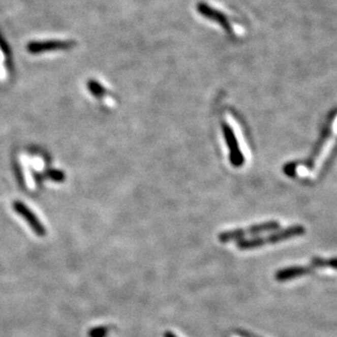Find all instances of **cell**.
Segmentation results:
<instances>
[{"label":"cell","instance_id":"cell-1","mask_svg":"<svg viewBox=\"0 0 337 337\" xmlns=\"http://www.w3.org/2000/svg\"><path fill=\"white\" fill-rule=\"evenodd\" d=\"M305 233V228L301 225H294L286 229H283L269 235L267 237H258L253 239H242L237 242V247L240 250H249L259 248V247H263L265 244H272L280 241L287 240V239H291L295 237H300L303 236Z\"/></svg>","mask_w":337,"mask_h":337},{"label":"cell","instance_id":"cell-2","mask_svg":"<svg viewBox=\"0 0 337 337\" xmlns=\"http://www.w3.org/2000/svg\"><path fill=\"white\" fill-rule=\"evenodd\" d=\"M281 225L279 222L271 221V222H265L262 224L253 225V226L246 228V229H234V230H228V231H223L219 235V240L221 242H229L233 240H237V239H241L246 236L251 235L256 236L261 233H265V231H273L280 229Z\"/></svg>","mask_w":337,"mask_h":337},{"label":"cell","instance_id":"cell-3","mask_svg":"<svg viewBox=\"0 0 337 337\" xmlns=\"http://www.w3.org/2000/svg\"><path fill=\"white\" fill-rule=\"evenodd\" d=\"M222 131L224 134L225 141L228 146L229 151V161L234 167H241L244 163V156L239 146L236 134L231 127L226 122H222Z\"/></svg>","mask_w":337,"mask_h":337},{"label":"cell","instance_id":"cell-4","mask_svg":"<svg viewBox=\"0 0 337 337\" xmlns=\"http://www.w3.org/2000/svg\"><path fill=\"white\" fill-rule=\"evenodd\" d=\"M13 208L18 214H20L23 219L27 222L29 227L33 229L34 233L39 237H44L46 235V229H45L44 225L37 219L36 215L29 209L24 203H22L20 201H16L13 203Z\"/></svg>","mask_w":337,"mask_h":337},{"label":"cell","instance_id":"cell-5","mask_svg":"<svg viewBox=\"0 0 337 337\" xmlns=\"http://www.w3.org/2000/svg\"><path fill=\"white\" fill-rule=\"evenodd\" d=\"M197 10L204 18H206L208 20H211L213 22H216L217 24H220L226 32H228L230 34L233 33V28H231L230 22H229V20L227 19V17L225 16V14L223 12L212 8L211 6L205 4V3L198 4L197 5Z\"/></svg>","mask_w":337,"mask_h":337},{"label":"cell","instance_id":"cell-6","mask_svg":"<svg viewBox=\"0 0 337 337\" xmlns=\"http://www.w3.org/2000/svg\"><path fill=\"white\" fill-rule=\"evenodd\" d=\"M74 46L73 41H45L32 42L27 45V50L32 54H40L49 50H64Z\"/></svg>","mask_w":337,"mask_h":337},{"label":"cell","instance_id":"cell-7","mask_svg":"<svg viewBox=\"0 0 337 337\" xmlns=\"http://www.w3.org/2000/svg\"><path fill=\"white\" fill-rule=\"evenodd\" d=\"M312 271H313V267L311 265L290 266V267L280 269V271L275 274V280L279 282H287V281L298 279V277L309 274Z\"/></svg>","mask_w":337,"mask_h":337},{"label":"cell","instance_id":"cell-8","mask_svg":"<svg viewBox=\"0 0 337 337\" xmlns=\"http://www.w3.org/2000/svg\"><path fill=\"white\" fill-rule=\"evenodd\" d=\"M313 268H316L318 266H329V267H333V268H337V259H328V260H324V259H320V258H314L311 261V264H310Z\"/></svg>","mask_w":337,"mask_h":337},{"label":"cell","instance_id":"cell-9","mask_svg":"<svg viewBox=\"0 0 337 337\" xmlns=\"http://www.w3.org/2000/svg\"><path fill=\"white\" fill-rule=\"evenodd\" d=\"M108 327L106 326H97L93 327L88 331V337H107Z\"/></svg>","mask_w":337,"mask_h":337},{"label":"cell","instance_id":"cell-10","mask_svg":"<svg viewBox=\"0 0 337 337\" xmlns=\"http://www.w3.org/2000/svg\"><path fill=\"white\" fill-rule=\"evenodd\" d=\"M88 87H89V89H91V92L93 94H95L96 96H100L102 93H104V88L99 83H97V82L91 81L88 83Z\"/></svg>","mask_w":337,"mask_h":337},{"label":"cell","instance_id":"cell-11","mask_svg":"<svg viewBox=\"0 0 337 337\" xmlns=\"http://www.w3.org/2000/svg\"><path fill=\"white\" fill-rule=\"evenodd\" d=\"M48 176H49L50 179H52V180L58 181V182L63 181L64 179H65V175L62 173V171H59V170H51V171H49Z\"/></svg>","mask_w":337,"mask_h":337},{"label":"cell","instance_id":"cell-12","mask_svg":"<svg viewBox=\"0 0 337 337\" xmlns=\"http://www.w3.org/2000/svg\"><path fill=\"white\" fill-rule=\"evenodd\" d=\"M6 76L5 72V56L3 54V50L0 49V79H4Z\"/></svg>","mask_w":337,"mask_h":337},{"label":"cell","instance_id":"cell-13","mask_svg":"<svg viewBox=\"0 0 337 337\" xmlns=\"http://www.w3.org/2000/svg\"><path fill=\"white\" fill-rule=\"evenodd\" d=\"M235 333H236L237 335L240 336V337H259V336L254 335V334H252V333H250V332L244 331V329H236Z\"/></svg>","mask_w":337,"mask_h":337},{"label":"cell","instance_id":"cell-14","mask_svg":"<svg viewBox=\"0 0 337 337\" xmlns=\"http://www.w3.org/2000/svg\"><path fill=\"white\" fill-rule=\"evenodd\" d=\"M164 337H177L173 332H170V331H167V332H165L164 334Z\"/></svg>","mask_w":337,"mask_h":337}]
</instances>
